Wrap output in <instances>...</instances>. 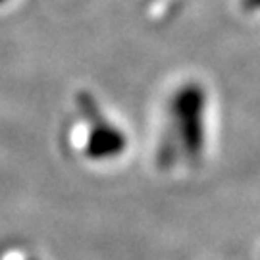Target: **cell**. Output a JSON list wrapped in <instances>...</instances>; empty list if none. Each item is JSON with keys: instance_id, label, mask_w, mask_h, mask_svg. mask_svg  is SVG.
Wrapping results in <instances>:
<instances>
[{"instance_id": "cell-3", "label": "cell", "mask_w": 260, "mask_h": 260, "mask_svg": "<svg viewBox=\"0 0 260 260\" xmlns=\"http://www.w3.org/2000/svg\"><path fill=\"white\" fill-rule=\"evenodd\" d=\"M243 6L247 12H260V0H243Z\"/></svg>"}, {"instance_id": "cell-2", "label": "cell", "mask_w": 260, "mask_h": 260, "mask_svg": "<svg viewBox=\"0 0 260 260\" xmlns=\"http://www.w3.org/2000/svg\"><path fill=\"white\" fill-rule=\"evenodd\" d=\"M85 141L83 156L93 160L96 164L112 162L121 158L129 149V133L101 101L85 104Z\"/></svg>"}, {"instance_id": "cell-1", "label": "cell", "mask_w": 260, "mask_h": 260, "mask_svg": "<svg viewBox=\"0 0 260 260\" xmlns=\"http://www.w3.org/2000/svg\"><path fill=\"white\" fill-rule=\"evenodd\" d=\"M212 89L205 77L183 74L164 87L156 104L154 147L160 162H201L210 145Z\"/></svg>"}]
</instances>
